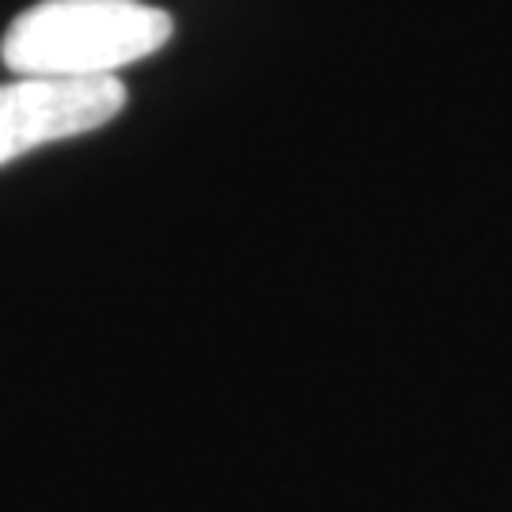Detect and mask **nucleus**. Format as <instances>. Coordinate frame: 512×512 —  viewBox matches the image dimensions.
<instances>
[{"label": "nucleus", "instance_id": "obj_2", "mask_svg": "<svg viewBox=\"0 0 512 512\" xmlns=\"http://www.w3.org/2000/svg\"><path fill=\"white\" fill-rule=\"evenodd\" d=\"M122 107L126 84L118 76H19L12 84H0V167L31 148L107 126Z\"/></svg>", "mask_w": 512, "mask_h": 512}, {"label": "nucleus", "instance_id": "obj_1", "mask_svg": "<svg viewBox=\"0 0 512 512\" xmlns=\"http://www.w3.org/2000/svg\"><path fill=\"white\" fill-rule=\"evenodd\" d=\"M175 19L141 0H42L4 31L0 57L16 76L92 80L164 50Z\"/></svg>", "mask_w": 512, "mask_h": 512}]
</instances>
